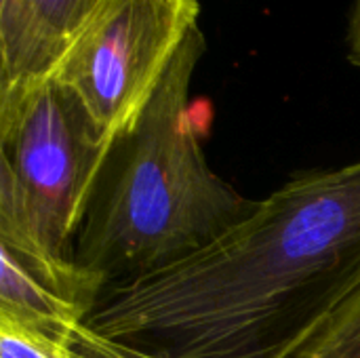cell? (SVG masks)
<instances>
[{
  "mask_svg": "<svg viewBox=\"0 0 360 358\" xmlns=\"http://www.w3.org/2000/svg\"><path fill=\"white\" fill-rule=\"evenodd\" d=\"M360 287V160L291 175L211 245L112 285L78 358H293Z\"/></svg>",
  "mask_w": 360,
  "mask_h": 358,
  "instance_id": "1",
  "label": "cell"
},
{
  "mask_svg": "<svg viewBox=\"0 0 360 358\" xmlns=\"http://www.w3.org/2000/svg\"><path fill=\"white\" fill-rule=\"evenodd\" d=\"M205 46L202 30L192 27L97 173L74 260L103 291L181 262L257 207L209 167L190 116V84Z\"/></svg>",
  "mask_w": 360,
  "mask_h": 358,
  "instance_id": "2",
  "label": "cell"
},
{
  "mask_svg": "<svg viewBox=\"0 0 360 358\" xmlns=\"http://www.w3.org/2000/svg\"><path fill=\"white\" fill-rule=\"evenodd\" d=\"M110 146L80 97L55 76L0 122V158L11 165L36 236L55 262H76V236Z\"/></svg>",
  "mask_w": 360,
  "mask_h": 358,
  "instance_id": "3",
  "label": "cell"
},
{
  "mask_svg": "<svg viewBox=\"0 0 360 358\" xmlns=\"http://www.w3.org/2000/svg\"><path fill=\"white\" fill-rule=\"evenodd\" d=\"M198 15V0H105L68 44L55 78L114 141L139 118Z\"/></svg>",
  "mask_w": 360,
  "mask_h": 358,
  "instance_id": "4",
  "label": "cell"
},
{
  "mask_svg": "<svg viewBox=\"0 0 360 358\" xmlns=\"http://www.w3.org/2000/svg\"><path fill=\"white\" fill-rule=\"evenodd\" d=\"M68 42L53 30L36 0H0V122L57 74Z\"/></svg>",
  "mask_w": 360,
  "mask_h": 358,
  "instance_id": "5",
  "label": "cell"
},
{
  "mask_svg": "<svg viewBox=\"0 0 360 358\" xmlns=\"http://www.w3.org/2000/svg\"><path fill=\"white\" fill-rule=\"evenodd\" d=\"M0 312L34 325L70 344L91 314L76 298L0 247Z\"/></svg>",
  "mask_w": 360,
  "mask_h": 358,
  "instance_id": "6",
  "label": "cell"
},
{
  "mask_svg": "<svg viewBox=\"0 0 360 358\" xmlns=\"http://www.w3.org/2000/svg\"><path fill=\"white\" fill-rule=\"evenodd\" d=\"M293 358H360V287Z\"/></svg>",
  "mask_w": 360,
  "mask_h": 358,
  "instance_id": "7",
  "label": "cell"
},
{
  "mask_svg": "<svg viewBox=\"0 0 360 358\" xmlns=\"http://www.w3.org/2000/svg\"><path fill=\"white\" fill-rule=\"evenodd\" d=\"M0 358H78L72 346L0 312Z\"/></svg>",
  "mask_w": 360,
  "mask_h": 358,
  "instance_id": "8",
  "label": "cell"
},
{
  "mask_svg": "<svg viewBox=\"0 0 360 358\" xmlns=\"http://www.w3.org/2000/svg\"><path fill=\"white\" fill-rule=\"evenodd\" d=\"M105 0H36L53 30L70 44Z\"/></svg>",
  "mask_w": 360,
  "mask_h": 358,
  "instance_id": "9",
  "label": "cell"
},
{
  "mask_svg": "<svg viewBox=\"0 0 360 358\" xmlns=\"http://www.w3.org/2000/svg\"><path fill=\"white\" fill-rule=\"evenodd\" d=\"M346 44H348V59H350V63L360 70V0H354V4L350 8Z\"/></svg>",
  "mask_w": 360,
  "mask_h": 358,
  "instance_id": "10",
  "label": "cell"
}]
</instances>
